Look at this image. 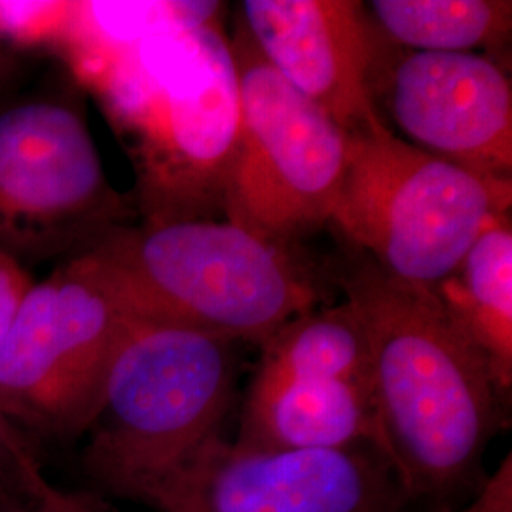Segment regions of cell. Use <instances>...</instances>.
<instances>
[{"mask_svg": "<svg viewBox=\"0 0 512 512\" xmlns=\"http://www.w3.org/2000/svg\"><path fill=\"white\" fill-rule=\"evenodd\" d=\"M135 319L264 344L317 293L281 245L232 222L120 226L95 241Z\"/></svg>", "mask_w": 512, "mask_h": 512, "instance_id": "3957f363", "label": "cell"}, {"mask_svg": "<svg viewBox=\"0 0 512 512\" xmlns=\"http://www.w3.org/2000/svg\"><path fill=\"white\" fill-rule=\"evenodd\" d=\"M0 497H6V495H2V494H0Z\"/></svg>", "mask_w": 512, "mask_h": 512, "instance_id": "cb8c5ba5", "label": "cell"}, {"mask_svg": "<svg viewBox=\"0 0 512 512\" xmlns=\"http://www.w3.org/2000/svg\"><path fill=\"white\" fill-rule=\"evenodd\" d=\"M234 382V342L133 319L84 431L86 473L110 494L143 501L160 478L219 435Z\"/></svg>", "mask_w": 512, "mask_h": 512, "instance_id": "277c9868", "label": "cell"}, {"mask_svg": "<svg viewBox=\"0 0 512 512\" xmlns=\"http://www.w3.org/2000/svg\"><path fill=\"white\" fill-rule=\"evenodd\" d=\"M222 2H74L73 18L61 46L74 69L90 82L110 61L150 38L194 31L219 23Z\"/></svg>", "mask_w": 512, "mask_h": 512, "instance_id": "5bb4252c", "label": "cell"}, {"mask_svg": "<svg viewBox=\"0 0 512 512\" xmlns=\"http://www.w3.org/2000/svg\"><path fill=\"white\" fill-rule=\"evenodd\" d=\"M440 512H512V454L509 452L475 495L456 509Z\"/></svg>", "mask_w": 512, "mask_h": 512, "instance_id": "d6986e66", "label": "cell"}, {"mask_svg": "<svg viewBox=\"0 0 512 512\" xmlns=\"http://www.w3.org/2000/svg\"><path fill=\"white\" fill-rule=\"evenodd\" d=\"M236 442L289 452L376 448L378 433L368 385L255 376Z\"/></svg>", "mask_w": 512, "mask_h": 512, "instance_id": "7c38bea8", "label": "cell"}, {"mask_svg": "<svg viewBox=\"0 0 512 512\" xmlns=\"http://www.w3.org/2000/svg\"><path fill=\"white\" fill-rule=\"evenodd\" d=\"M255 376L368 385V342L357 311L344 302L294 317L262 344Z\"/></svg>", "mask_w": 512, "mask_h": 512, "instance_id": "2e32d148", "label": "cell"}, {"mask_svg": "<svg viewBox=\"0 0 512 512\" xmlns=\"http://www.w3.org/2000/svg\"><path fill=\"white\" fill-rule=\"evenodd\" d=\"M44 482L27 433L0 410V494L25 501Z\"/></svg>", "mask_w": 512, "mask_h": 512, "instance_id": "ac0fdd59", "label": "cell"}, {"mask_svg": "<svg viewBox=\"0 0 512 512\" xmlns=\"http://www.w3.org/2000/svg\"><path fill=\"white\" fill-rule=\"evenodd\" d=\"M241 14L258 54L348 135L380 118L374 69L382 38L363 2L245 0Z\"/></svg>", "mask_w": 512, "mask_h": 512, "instance_id": "8fae6325", "label": "cell"}, {"mask_svg": "<svg viewBox=\"0 0 512 512\" xmlns=\"http://www.w3.org/2000/svg\"><path fill=\"white\" fill-rule=\"evenodd\" d=\"M511 202L512 181L478 177L410 145L376 118L349 135L330 222L385 274L433 289Z\"/></svg>", "mask_w": 512, "mask_h": 512, "instance_id": "5b68a950", "label": "cell"}, {"mask_svg": "<svg viewBox=\"0 0 512 512\" xmlns=\"http://www.w3.org/2000/svg\"><path fill=\"white\" fill-rule=\"evenodd\" d=\"M93 243L33 281L0 344V410L42 437L84 435L129 323Z\"/></svg>", "mask_w": 512, "mask_h": 512, "instance_id": "8992f818", "label": "cell"}, {"mask_svg": "<svg viewBox=\"0 0 512 512\" xmlns=\"http://www.w3.org/2000/svg\"><path fill=\"white\" fill-rule=\"evenodd\" d=\"M21 512H101V507L78 495L61 492L46 480L35 494L23 501Z\"/></svg>", "mask_w": 512, "mask_h": 512, "instance_id": "44dd1931", "label": "cell"}, {"mask_svg": "<svg viewBox=\"0 0 512 512\" xmlns=\"http://www.w3.org/2000/svg\"><path fill=\"white\" fill-rule=\"evenodd\" d=\"M90 84L133 139L148 222L213 220L239 135V82L220 23L150 38Z\"/></svg>", "mask_w": 512, "mask_h": 512, "instance_id": "7a4b0ae2", "label": "cell"}, {"mask_svg": "<svg viewBox=\"0 0 512 512\" xmlns=\"http://www.w3.org/2000/svg\"><path fill=\"white\" fill-rule=\"evenodd\" d=\"M461 334L482 355L499 393L512 387L511 215H497L458 268L431 289Z\"/></svg>", "mask_w": 512, "mask_h": 512, "instance_id": "4fadbf2b", "label": "cell"}, {"mask_svg": "<svg viewBox=\"0 0 512 512\" xmlns=\"http://www.w3.org/2000/svg\"><path fill=\"white\" fill-rule=\"evenodd\" d=\"M33 279L18 260L0 251V344L8 334Z\"/></svg>", "mask_w": 512, "mask_h": 512, "instance_id": "ffe728a7", "label": "cell"}, {"mask_svg": "<svg viewBox=\"0 0 512 512\" xmlns=\"http://www.w3.org/2000/svg\"><path fill=\"white\" fill-rule=\"evenodd\" d=\"M101 512H118V511H109V509H103V507H101Z\"/></svg>", "mask_w": 512, "mask_h": 512, "instance_id": "603a6c76", "label": "cell"}, {"mask_svg": "<svg viewBox=\"0 0 512 512\" xmlns=\"http://www.w3.org/2000/svg\"><path fill=\"white\" fill-rule=\"evenodd\" d=\"M23 501L12 499V497H0V512H21Z\"/></svg>", "mask_w": 512, "mask_h": 512, "instance_id": "7402d4cb", "label": "cell"}, {"mask_svg": "<svg viewBox=\"0 0 512 512\" xmlns=\"http://www.w3.org/2000/svg\"><path fill=\"white\" fill-rule=\"evenodd\" d=\"M86 114L69 90L0 99V251L21 266L71 256L120 228Z\"/></svg>", "mask_w": 512, "mask_h": 512, "instance_id": "52a82bcc", "label": "cell"}, {"mask_svg": "<svg viewBox=\"0 0 512 512\" xmlns=\"http://www.w3.org/2000/svg\"><path fill=\"white\" fill-rule=\"evenodd\" d=\"M365 10L380 37L410 52H495L511 38L509 0H374Z\"/></svg>", "mask_w": 512, "mask_h": 512, "instance_id": "9a60e30c", "label": "cell"}, {"mask_svg": "<svg viewBox=\"0 0 512 512\" xmlns=\"http://www.w3.org/2000/svg\"><path fill=\"white\" fill-rule=\"evenodd\" d=\"M74 2H0V42L63 44Z\"/></svg>", "mask_w": 512, "mask_h": 512, "instance_id": "e0dca14e", "label": "cell"}, {"mask_svg": "<svg viewBox=\"0 0 512 512\" xmlns=\"http://www.w3.org/2000/svg\"><path fill=\"white\" fill-rule=\"evenodd\" d=\"M368 342L376 448L404 497H444L475 475L501 425L490 368L431 289L365 264L340 279Z\"/></svg>", "mask_w": 512, "mask_h": 512, "instance_id": "6da1fadb", "label": "cell"}, {"mask_svg": "<svg viewBox=\"0 0 512 512\" xmlns=\"http://www.w3.org/2000/svg\"><path fill=\"white\" fill-rule=\"evenodd\" d=\"M382 52V42H380ZM387 107L404 141L478 177L512 181V86L475 52H406L384 61Z\"/></svg>", "mask_w": 512, "mask_h": 512, "instance_id": "30bf717a", "label": "cell"}, {"mask_svg": "<svg viewBox=\"0 0 512 512\" xmlns=\"http://www.w3.org/2000/svg\"><path fill=\"white\" fill-rule=\"evenodd\" d=\"M239 82V135L222 211L281 245L325 222L340 192L349 135L275 71L239 25L230 40Z\"/></svg>", "mask_w": 512, "mask_h": 512, "instance_id": "ba28073f", "label": "cell"}, {"mask_svg": "<svg viewBox=\"0 0 512 512\" xmlns=\"http://www.w3.org/2000/svg\"><path fill=\"white\" fill-rule=\"evenodd\" d=\"M406 499L372 446L289 452L203 442L148 490L158 512H397Z\"/></svg>", "mask_w": 512, "mask_h": 512, "instance_id": "9c48e42d", "label": "cell"}]
</instances>
